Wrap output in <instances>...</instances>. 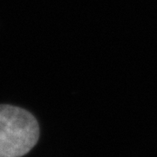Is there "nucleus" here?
Wrapping results in <instances>:
<instances>
[{
    "mask_svg": "<svg viewBox=\"0 0 157 157\" xmlns=\"http://www.w3.org/2000/svg\"><path fill=\"white\" fill-rule=\"evenodd\" d=\"M39 137V123L31 113L11 105H0V157L25 155Z\"/></svg>",
    "mask_w": 157,
    "mask_h": 157,
    "instance_id": "obj_1",
    "label": "nucleus"
}]
</instances>
